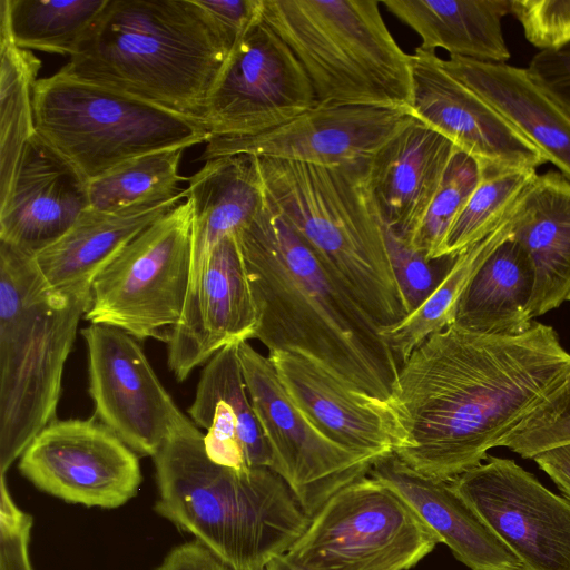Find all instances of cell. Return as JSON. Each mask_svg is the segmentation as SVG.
I'll list each match as a JSON object with an SVG mask.
<instances>
[{
	"mask_svg": "<svg viewBox=\"0 0 570 570\" xmlns=\"http://www.w3.org/2000/svg\"><path fill=\"white\" fill-rule=\"evenodd\" d=\"M368 474L393 490L471 570H525L451 481L422 476L393 453L376 460Z\"/></svg>",
	"mask_w": 570,
	"mask_h": 570,
	"instance_id": "obj_22",
	"label": "cell"
},
{
	"mask_svg": "<svg viewBox=\"0 0 570 570\" xmlns=\"http://www.w3.org/2000/svg\"><path fill=\"white\" fill-rule=\"evenodd\" d=\"M181 148L167 149L130 159L89 180V208L119 213L167 202L185 189L188 178L179 175Z\"/></svg>",
	"mask_w": 570,
	"mask_h": 570,
	"instance_id": "obj_33",
	"label": "cell"
},
{
	"mask_svg": "<svg viewBox=\"0 0 570 570\" xmlns=\"http://www.w3.org/2000/svg\"><path fill=\"white\" fill-rule=\"evenodd\" d=\"M411 111L481 168L532 169L547 158L485 100L448 72L435 51L411 55Z\"/></svg>",
	"mask_w": 570,
	"mask_h": 570,
	"instance_id": "obj_17",
	"label": "cell"
},
{
	"mask_svg": "<svg viewBox=\"0 0 570 570\" xmlns=\"http://www.w3.org/2000/svg\"><path fill=\"white\" fill-rule=\"evenodd\" d=\"M264 570H309L296 561L292 560L286 553L273 558Z\"/></svg>",
	"mask_w": 570,
	"mask_h": 570,
	"instance_id": "obj_44",
	"label": "cell"
},
{
	"mask_svg": "<svg viewBox=\"0 0 570 570\" xmlns=\"http://www.w3.org/2000/svg\"><path fill=\"white\" fill-rule=\"evenodd\" d=\"M190 421L153 458L156 512L191 533L229 570H264L286 553L309 518L269 468L236 470L213 462Z\"/></svg>",
	"mask_w": 570,
	"mask_h": 570,
	"instance_id": "obj_3",
	"label": "cell"
},
{
	"mask_svg": "<svg viewBox=\"0 0 570 570\" xmlns=\"http://www.w3.org/2000/svg\"><path fill=\"white\" fill-rule=\"evenodd\" d=\"M511 238L533 273L532 317L557 308L570 293V180L556 170L537 174L511 214Z\"/></svg>",
	"mask_w": 570,
	"mask_h": 570,
	"instance_id": "obj_24",
	"label": "cell"
},
{
	"mask_svg": "<svg viewBox=\"0 0 570 570\" xmlns=\"http://www.w3.org/2000/svg\"><path fill=\"white\" fill-rule=\"evenodd\" d=\"M382 227L392 269L410 314L433 293L459 254L429 261L383 222Z\"/></svg>",
	"mask_w": 570,
	"mask_h": 570,
	"instance_id": "obj_37",
	"label": "cell"
},
{
	"mask_svg": "<svg viewBox=\"0 0 570 570\" xmlns=\"http://www.w3.org/2000/svg\"><path fill=\"white\" fill-rule=\"evenodd\" d=\"M236 237L257 312L254 338L389 401L401 365L379 326L267 199Z\"/></svg>",
	"mask_w": 570,
	"mask_h": 570,
	"instance_id": "obj_2",
	"label": "cell"
},
{
	"mask_svg": "<svg viewBox=\"0 0 570 570\" xmlns=\"http://www.w3.org/2000/svg\"><path fill=\"white\" fill-rule=\"evenodd\" d=\"M413 118L406 108L316 105L253 137L212 138L202 158L247 154L315 165L365 164Z\"/></svg>",
	"mask_w": 570,
	"mask_h": 570,
	"instance_id": "obj_16",
	"label": "cell"
},
{
	"mask_svg": "<svg viewBox=\"0 0 570 570\" xmlns=\"http://www.w3.org/2000/svg\"><path fill=\"white\" fill-rule=\"evenodd\" d=\"M108 0H1L17 47L72 57Z\"/></svg>",
	"mask_w": 570,
	"mask_h": 570,
	"instance_id": "obj_32",
	"label": "cell"
},
{
	"mask_svg": "<svg viewBox=\"0 0 570 570\" xmlns=\"http://www.w3.org/2000/svg\"><path fill=\"white\" fill-rule=\"evenodd\" d=\"M441 63L570 180V118L532 81L527 69L458 56L441 58Z\"/></svg>",
	"mask_w": 570,
	"mask_h": 570,
	"instance_id": "obj_25",
	"label": "cell"
},
{
	"mask_svg": "<svg viewBox=\"0 0 570 570\" xmlns=\"http://www.w3.org/2000/svg\"><path fill=\"white\" fill-rule=\"evenodd\" d=\"M193 206V250L189 289L215 246L248 225L266 204L256 156L236 154L209 159L188 178Z\"/></svg>",
	"mask_w": 570,
	"mask_h": 570,
	"instance_id": "obj_26",
	"label": "cell"
},
{
	"mask_svg": "<svg viewBox=\"0 0 570 570\" xmlns=\"http://www.w3.org/2000/svg\"><path fill=\"white\" fill-rule=\"evenodd\" d=\"M480 176L478 161L456 149L419 228L409 240L429 261L439 258L444 239Z\"/></svg>",
	"mask_w": 570,
	"mask_h": 570,
	"instance_id": "obj_35",
	"label": "cell"
},
{
	"mask_svg": "<svg viewBox=\"0 0 570 570\" xmlns=\"http://www.w3.org/2000/svg\"><path fill=\"white\" fill-rule=\"evenodd\" d=\"M257 159L269 205L379 328L407 316L382 222L367 189L366 163Z\"/></svg>",
	"mask_w": 570,
	"mask_h": 570,
	"instance_id": "obj_5",
	"label": "cell"
},
{
	"mask_svg": "<svg viewBox=\"0 0 570 570\" xmlns=\"http://www.w3.org/2000/svg\"><path fill=\"white\" fill-rule=\"evenodd\" d=\"M456 149L414 117L366 163L367 189L381 220L407 242Z\"/></svg>",
	"mask_w": 570,
	"mask_h": 570,
	"instance_id": "obj_21",
	"label": "cell"
},
{
	"mask_svg": "<svg viewBox=\"0 0 570 570\" xmlns=\"http://www.w3.org/2000/svg\"><path fill=\"white\" fill-rule=\"evenodd\" d=\"M480 169V180L453 222L439 258L456 256L492 233L509 217L518 199L538 174L532 169Z\"/></svg>",
	"mask_w": 570,
	"mask_h": 570,
	"instance_id": "obj_34",
	"label": "cell"
},
{
	"mask_svg": "<svg viewBox=\"0 0 570 570\" xmlns=\"http://www.w3.org/2000/svg\"><path fill=\"white\" fill-rule=\"evenodd\" d=\"M317 105L303 66L262 17L235 42L206 99L212 138L253 137Z\"/></svg>",
	"mask_w": 570,
	"mask_h": 570,
	"instance_id": "obj_11",
	"label": "cell"
},
{
	"mask_svg": "<svg viewBox=\"0 0 570 570\" xmlns=\"http://www.w3.org/2000/svg\"><path fill=\"white\" fill-rule=\"evenodd\" d=\"M188 198L178 196L149 207L119 213L88 208L58 242L35 256L51 288L92 285L97 275L138 234Z\"/></svg>",
	"mask_w": 570,
	"mask_h": 570,
	"instance_id": "obj_27",
	"label": "cell"
},
{
	"mask_svg": "<svg viewBox=\"0 0 570 570\" xmlns=\"http://www.w3.org/2000/svg\"><path fill=\"white\" fill-rule=\"evenodd\" d=\"M376 0H263L262 19L306 71L317 105L411 110V55Z\"/></svg>",
	"mask_w": 570,
	"mask_h": 570,
	"instance_id": "obj_7",
	"label": "cell"
},
{
	"mask_svg": "<svg viewBox=\"0 0 570 570\" xmlns=\"http://www.w3.org/2000/svg\"><path fill=\"white\" fill-rule=\"evenodd\" d=\"M440 538L370 474L333 494L286 554L309 570H409Z\"/></svg>",
	"mask_w": 570,
	"mask_h": 570,
	"instance_id": "obj_10",
	"label": "cell"
},
{
	"mask_svg": "<svg viewBox=\"0 0 570 570\" xmlns=\"http://www.w3.org/2000/svg\"><path fill=\"white\" fill-rule=\"evenodd\" d=\"M32 106L37 134L88 180L130 159L210 139L198 118L62 70L36 80Z\"/></svg>",
	"mask_w": 570,
	"mask_h": 570,
	"instance_id": "obj_8",
	"label": "cell"
},
{
	"mask_svg": "<svg viewBox=\"0 0 570 570\" xmlns=\"http://www.w3.org/2000/svg\"><path fill=\"white\" fill-rule=\"evenodd\" d=\"M239 343L226 345L205 364L188 414L207 431L204 445L213 462L236 470L271 469L272 453L248 395Z\"/></svg>",
	"mask_w": 570,
	"mask_h": 570,
	"instance_id": "obj_23",
	"label": "cell"
},
{
	"mask_svg": "<svg viewBox=\"0 0 570 570\" xmlns=\"http://www.w3.org/2000/svg\"><path fill=\"white\" fill-rule=\"evenodd\" d=\"M196 2L230 49L262 17L263 0H196Z\"/></svg>",
	"mask_w": 570,
	"mask_h": 570,
	"instance_id": "obj_41",
	"label": "cell"
},
{
	"mask_svg": "<svg viewBox=\"0 0 570 570\" xmlns=\"http://www.w3.org/2000/svg\"><path fill=\"white\" fill-rule=\"evenodd\" d=\"M485 460L451 480L454 490L525 570H570V500L511 459Z\"/></svg>",
	"mask_w": 570,
	"mask_h": 570,
	"instance_id": "obj_14",
	"label": "cell"
},
{
	"mask_svg": "<svg viewBox=\"0 0 570 570\" xmlns=\"http://www.w3.org/2000/svg\"><path fill=\"white\" fill-rule=\"evenodd\" d=\"M532 81L570 118V42L539 51L525 68Z\"/></svg>",
	"mask_w": 570,
	"mask_h": 570,
	"instance_id": "obj_40",
	"label": "cell"
},
{
	"mask_svg": "<svg viewBox=\"0 0 570 570\" xmlns=\"http://www.w3.org/2000/svg\"><path fill=\"white\" fill-rule=\"evenodd\" d=\"M532 460L570 500V444L541 452Z\"/></svg>",
	"mask_w": 570,
	"mask_h": 570,
	"instance_id": "obj_43",
	"label": "cell"
},
{
	"mask_svg": "<svg viewBox=\"0 0 570 570\" xmlns=\"http://www.w3.org/2000/svg\"><path fill=\"white\" fill-rule=\"evenodd\" d=\"M0 202L12 185L16 168L28 140L37 132L32 87L41 60L12 40L0 18Z\"/></svg>",
	"mask_w": 570,
	"mask_h": 570,
	"instance_id": "obj_31",
	"label": "cell"
},
{
	"mask_svg": "<svg viewBox=\"0 0 570 570\" xmlns=\"http://www.w3.org/2000/svg\"><path fill=\"white\" fill-rule=\"evenodd\" d=\"M95 413L137 454L154 458L191 420L176 405L138 341L110 325L81 330Z\"/></svg>",
	"mask_w": 570,
	"mask_h": 570,
	"instance_id": "obj_15",
	"label": "cell"
},
{
	"mask_svg": "<svg viewBox=\"0 0 570 570\" xmlns=\"http://www.w3.org/2000/svg\"><path fill=\"white\" fill-rule=\"evenodd\" d=\"M193 206L187 198L128 243L97 275L83 318L137 341H168L189 291Z\"/></svg>",
	"mask_w": 570,
	"mask_h": 570,
	"instance_id": "obj_9",
	"label": "cell"
},
{
	"mask_svg": "<svg viewBox=\"0 0 570 570\" xmlns=\"http://www.w3.org/2000/svg\"><path fill=\"white\" fill-rule=\"evenodd\" d=\"M257 312L236 234L212 250L170 332L168 367L178 382L233 343L254 338Z\"/></svg>",
	"mask_w": 570,
	"mask_h": 570,
	"instance_id": "obj_18",
	"label": "cell"
},
{
	"mask_svg": "<svg viewBox=\"0 0 570 570\" xmlns=\"http://www.w3.org/2000/svg\"><path fill=\"white\" fill-rule=\"evenodd\" d=\"M89 180L37 132L26 144L0 202V242L37 256L89 208Z\"/></svg>",
	"mask_w": 570,
	"mask_h": 570,
	"instance_id": "obj_20",
	"label": "cell"
},
{
	"mask_svg": "<svg viewBox=\"0 0 570 570\" xmlns=\"http://www.w3.org/2000/svg\"><path fill=\"white\" fill-rule=\"evenodd\" d=\"M229 51L196 0H108L60 70L203 121Z\"/></svg>",
	"mask_w": 570,
	"mask_h": 570,
	"instance_id": "obj_4",
	"label": "cell"
},
{
	"mask_svg": "<svg viewBox=\"0 0 570 570\" xmlns=\"http://www.w3.org/2000/svg\"><path fill=\"white\" fill-rule=\"evenodd\" d=\"M533 273L522 248L503 240L473 274L452 325L484 335L514 336L532 326Z\"/></svg>",
	"mask_w": 570,
	"mask_h": 570,
	"instance_id": "obj_29",
	"label": "cell"
},
{
	"mask_svg": "<svg viewBox=\"0 0 570 570\" xmlns=\"http://www.w3.org/2000/svg\"><path fill=\"white\" fill-rule=\"evenodd\" d=\"M156 570H229L200 542L175 547Z\"/></svg>",
	"mask_w": 570,
	"mask_h": 570,
	"instance_id": "obj_42",
	"label": "cell"
},
{
	"mask_svg": "<svg viewBox=\"0 0 570 570\" xmlns=\"http://www.w3.org/2000/svg\"><path fill=\"white\" fill-rule=\"evenodd\" d=\"M238 356L248 395L272 453V470L311 519L338 490L367 475L375 459L323 435L291 400L268 356L247 341Z\"/></svg>",
	"mask_w": 570,
	"mask_h": 570,
	"instance_id": "obj_12",
	"label": "cell"
},
{
	"mask_svg": "<svg viewBox=\"0 0 570 570\" xmlns=\"http://www.w3.org/2000/svg\"><path fill=\"white\" fill-rule=\"evenodd\" d=\"M569 370L556 330L539 322L514 336L436 332L394 382L387 402L403 443L393 454L422 476L451 481L482 463Z\"/></svg>",
	"mask_w": 570,
	"mask_h": 570,
	"instance_id": "obj_1",
	"label": "cell"
},
{
	"mask_svg": "<svg viewBox=\"0 0 570 570\" xmlns=\"http://www.w3.org/2000/svg\"><path fill=\"white\" fill-rule=\"evenodd\" d=\"M511 214L492 233L458 255L445 277L416 309L393 326L380 330L400 365L428 337L454 323L459 302L473 274L511 236Z\"/></svg>",
	"mask_w": 570,
	"mask_h": 570,
	"instance_id": "obj_30",
	"label": "cell"
},
{
	"mask_svg": "<svg viewBox=\"0 0 570 570\" xmlns=\"http://www.w3.org/2000/svg\"><path fill=\"white\" fill-rule=\"evenodd\" d=\"M267 356L291 400L334 443L375 460L402 445L403 431L387 401L348 386L297 352Z\"/></svg>",
	"mask_w": 570,
	"mask_h": 570,
	"instance_id": "obj_19",
	"label": "cell"
},
{
	"mask_svg": "<svg viewBox=\"0 0 570 570\" xmlns=\"http://www.w3.org/2000/svg\"><path fill=\"white\" fill-rule=\"evenodd\" d=\"M570 444V370L501 442L524 459Z\"/></svg>",
	"mask_w": 570,
	"mask_h": 570,
	"instance_id": "obj_36",
	"label": "cell"
},
{
	"mask_svg": "<svg viewBox=\"0 0 570 570\" xmlns=\"http://www.w3.org/2000/svg\"><path fill=\"white\" fill-rule=\"evenodd\" d=\"M32 517L13 502L1 475L0 485V570H32L28 546Z\"/></svg>",
	"mask_w": 570,
	"mask_h": 570,
	"instance_id": "obj_39",
	"label": "cell"
},
{
	"mask_svg": "<svg viewBox=\"0 0 570 570\" xmlns=\"http://www.w3.org/2000/svg\"><path fill=\"white\" fill-rule=\"evenodd\" d=\"M392 14L421 38L420 48L450 56L507 63L511 53L502 21L510 0H383Z\"/></svg>",
	"mask_w": 570,
	"mask_h": 570,
	"instance_id": "obj_28",
	"label": "cell"
},
{
	"mask_svg": "<svg viewBox=\"0 0 570 570\" xmlns=\"http://www.w3.org/2000/svg\"><path fill=\"white\" fill-rule=\"evenodd\" d=\"M567 301H569V302H570V293H569V295H568V298H567Z\"/></svg>",
	"mask_w": 570,
	"mask_h": 570,
	"instance_id": "obj_45",
	"label": "cell"
},
{
	"mask_svg": "<svg viewBox=\"0 0 570 570\" xmlns=\"http://www.w3.org/2000/svg\"><path fill=\"white\" fill-rule=\"evenodd\" d=\"M19 470L41 491L105 509L128 502L141 483L137 453L97 416L55 419L21 454Z\"/></svg>",
	"mask_w": 570,
	"mask_h": 570,
	"instance_id": "obj_13",
	"label": "cell"
},
{
	"mask_svg": "<svg viewBox=\"0 0 570 570\" xmlns=\"http://www.w3.org/2000/svg\"><path fill=\"white\" fill-rule=\"evenodd\" d=\"M91 286L51 288L33 256L0 242V472L56 419Z\"/></svg>",
	"mask_w": 570,
	"mask_h": 570,
	"instance_id": "obj_6",
	"label": "cell"
},
{
	"mask_svg": "<svg viewBox=\"0 0 570 570\" xmlns=\"http://www.w3.org/2000/svg\"><path fill=\"white\" fill-rule=\"evenodd\" d=\"M525 39L540 51L570 42V0H510Z\"/></svg>",
	"mask_w": 570,
	"mask_h": 570,
	"instance_id": "obj_38",
	"label": "cell"
}]
</instances>
